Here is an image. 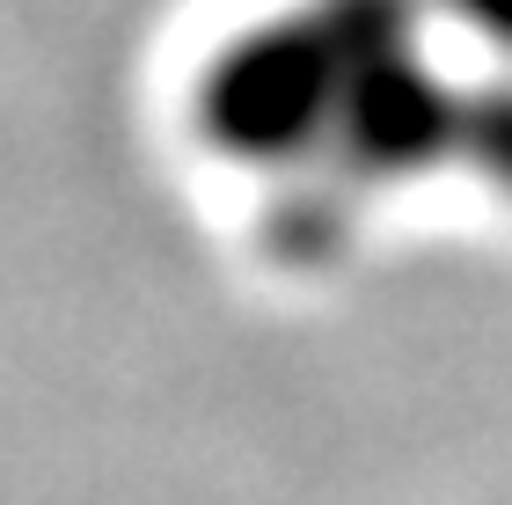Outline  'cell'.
I'll list each match as a JSON object with an SVG mask.
<instances>
[{
    "label": "cell",
    "instance_id": "cell-1",
    "mask_svg": "<svg viewBox=\"0 0 512 505\" xmlns=\"http://www.w3.org/2000/svg\"><path fill=\"white\" fill-rule=\"evenodd\" d=\"M352 81H359V37L330 0H315L308 15L256 22L198 74L205 140L235 162H264V169L337 154Z\"/></svg>",
    "mask_w": 512,
    "mask_h": 505
},
{
    "label": "cell",
    "instance_id": "cell-2",
    "mask_svg": "<svg viewBox=\"0 0 512 505\" xmlns=\"http://www.w3.org/2000/svg\"><path fill=\"white\" fill-rule=\"evenodd\" d=\"M461 169H476L491 191H512V74L498 81H476L461 96V147H454Z\"/></svg>",
    "mask_w": 512,
    "mask_h": 505
},
{
    "label": "cell",
    "instance_id": "cell-3",
    "mask_svg": "<svg viewBox=\"0 0 512 505\" xmlns=\"http://www.w3.org/2000/svg\"><path fill=\"white\" fill-rule=\"evenodd\" d=\"M461 30H476L483 44H498V52L512 59V0H439Z\"/></svg>",
    "mask_w": 512,
    "mask_h": 505
}]
</instances>
